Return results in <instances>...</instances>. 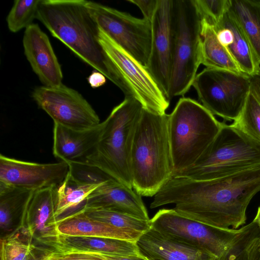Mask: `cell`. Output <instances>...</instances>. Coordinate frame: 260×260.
Masks as SVG:
<instances>
[{
	"label": "cell",
	"mask_w": 260,
	"mask_h": 260,
	"mask_svg": "<svg viewBox=\"0 0 260 260\" xmlns=\"http://www.w3.org/2000/svg\"><path fill=\"white\" fill-rule=\"evenodd\" d=\"M50 245L117 256L140 255L135 242L112 238L58 235Z\"/></svg>",
	"instance_id": "cell-22"
},
{
	"label": "cell",
	"mask_w": 260,
	"mask_h": 260,
	"mask_svg": "<svg viewBox=\"0 0 260 260\" xmlns=\"http://www.w3.org/2000/svg\"><path fill=\"white\" fill-rule=\"evenodd\" d=\"M229 10L242 28L260 64V0H230Z\"/></svg>",
	"instance_id": "cell-25"
},
{
	"label": "cell",
	"mask_w": 260,
	"mask_h": 260,
	"mask_svg": "<svg viewBox=\"0 0 260 260\" xmlns=\"http://www.w3.org/2000/svg\"><path fill=\"white\" fill-rule=\"evenodd\" d=\"M53 250L47 252L48 260H105L89 251L53 246Z\"/></svg>",
	"instance_id": "cell-32"
},
{
	"label": "cell",
	"mask_w": 260,
	"mask_h": 260,
	"mask_svg": "<svg viewBox=\"0 0 260 260\" xmlns=\"http://www.w3.org/2000/svg\"><path fill=\"white\" fill-rule=\"evenodd\" d=\"M148 260H217L213 255L175 240L150 227L136 242Z\"/></svg>",
	"instance_id": "cell-18"
},
{
	"label": "cell",
	"mask_w": 260,
	"mask_h": 260,
	"mask_svg": "<svg viewBox=\"0 0 260 260\" xmlns=\"http://www.w3.org/2000/svg\"><path fill=\"white\" fill-rule=\"evenodd\" d=\"M214 28L242 73L250 76L260 68L246 35L229 10Z\"/></svg>",
	"instance_id": "cell-20"
},
{
	"label": "cell",
	"mask_w": 260,
	"mask_h": 260,
	"mask_svg": "<svg viewBox=\"0 0 260 260\" xmlns=\"http://www.w3.org/2000/svg\"><path fill=\"white\" fill-rule=\"evenodd\" d=\"M87 81L92 88H96L106 83V77L101 72L95 71L88 77Z\"/></svg>",
	"instance_id": "cell-35"
},
{
	"label": "cell",
	"mask_w": 260,
	"mask_h": 260,
	"mask_svg": "<svg viewBox=\"0 0 260 260\" xmlns=\"http://www.w3.org/2000/svg\"><path fill=\"white\" fill-rule=\"evenodd\" d=\"M82 210L87 216L91 218L129 231H136L143 233L151 227L150 220H141L115 211L85 207Z\"/></svg>",
	"instance_id": "cell-26"
},
{
	"label": "cell",
	"mask_w": 260,
	"mask_h": 260,
	"mask_svg": "<svg viewBox=\"0 0 260 260\" xmlns=\"http://www.w3.org/2000/svg\"><path fill=\"white\" fill-rule=\"evenodd\" d=\"M101 184L81 183L68 172L63 181L54 188L55 220L83 209L89 195Z\"/></svg>",
	"instance_id": "cell-23"
},
{
	"label": "cell",
	"mask_w": 260,
	"mask_h": 260,
	"mask_svg": "<svg viewBox=\"0 0 260 260\" xmlns=\"http://www.w3.org/2000/svg\"><path fill=\"white\" fill-rule=\"evenodd\" d=\"M259 191L260 166L209 180L173 176L154 196L150 207L173 204L176 212L188 218L237 229L246 223L247 207Z\"/></svg>",
	"instance_id": "cell-1"
},
{
	"label": "cell",
	"mask_w": 260,
	"mask_h": 260,
	"mask_svg": "<svg viewBox=\"0 0 260 260\" xmlns=\"http://www.w3.org/2000/svg\"><path fill=\"white\" fill-rule=\"evenodd\" d=\"M142 109L141 103L135 98L125 97L103 121L99 141L84 162L98 168L131 188H133L131 150Z\"/></svg>",
	"instance_id": "cell-5"
},
{
	"label": "cell",
	"mask_w": 260,
	"mask_h": 260,
	"mask_svg": "<svg viewBox=\"0 0 260 260\" xmlns=\"http://www.w3.org/2000/svg\"><path fill=\"white\" fill-rule=\"evenodd\" d=\"M235 260H260V235L252 240Z\"/></svg>",
	"instance_id": "cell-34"
},
{
	"label": "cell",
	"mask_w": 260,
	"mask_h": 260,
	"mask_svg": "<svg viewBox=\"0 0 260 260\" xmlns=\"http://www.w3.org/2000/svg\"><path fill=\"white\" fill-rule=\"evenodd\" d=\"M173 62L168 99L184 95L201 63V18L193 0H173Z\"/></svg>",
	"instance_id": "cell-8"
},
{
	"label": "cell",
	"mask_w": 260,
	"mask_h": 260,
	"mask_svg": "<svg viewBox=\"0 0 260 260\" xmlns=\"http://www.w3.org/2000/svg\"><path fill=\"white\" fill-rule=\"evenodd\" d=\"M22 42L24 54L44 86L55 87L62 84L60 64L49 38L38 24L32 23L25 29Z\"/></svg>",
	"instance_id": "cell-15"
},
{
	"label": "cell",
	"mask_w": 260,
	"mask_h": 260,
	"mask_svg": "<svg viewBox=\"0 0 260 260\" xmlns=\"http://www.w3.org/2000/svg\"><path fill=\"white\" fill-rule=\"evenodd\" d=\"M58 235L106 238L136 242L143 234L116 228L91 218L82 210L55 220Z\"/></svg>",
	"instance_id": "cell-21"
},
{
	"label": "cell",
	"mask_w": 260,
	"mask_h": 260,
	"mask_svg": "<svg viewBox=\"0 0 260 260\" xmlns=\"http://www.w3.org/2000/svg\"><path fill=\"white\" fill-rule=\"evenodd\" d=\"M40 0H15L6 18L9 29L17 32L26 29L36 18Z\"/></svg>",
	"instance_id": "cell-28"
},
{
	"label": "cell",
	"mask_w": 260,
	"mask_h": 260,
	"mask_svg": "<svg viewBox=\"0 0 260 260\" xmlns=\"http://www.w3.org/2000/svg\"><path fill=\"white\" fill-rule=\"evenodd\" d=\"M169 114L143 108L134 135L130 171L133 188L141 196H154L173 176Z\"/></svg>",
	"instance_id": "cell-3"
},
{
	"label": "cell",
	"mask_w": 260,
	"mask_h": 260,
	"mask_svg": "<svg viewBox=\"0 0 260 260\" xmlns=\"http://www.w3.org/2000/svg\"><path fill=\"white\" fill-rule=\"evenodd\" d=\"M98 39L107 54L122 74L134 98L143 108L154 113L165 114L170 101L147 69L99 27Z\"/></svg>",
	"instance_id": "cell-11"
},
{
	"label": "cell",
	"mask_w": 260,
	"mask_h": 260,
	"mask_svg": "<svg viewBox=\"0 0 260 260\" xmlns=\"http://www.w3.org/2000/svg\"><path fill=\"white\" fill-rule=\"evenodd\" d=\"M69 173L76 180L84 184H100L112 178L100 169L85 163L67 162Z\"/></svg>",
	"instance_id": "cell-31"
},
{
	"label": "cell",
	"mask_w": 260,
	"mask_h": 260,
	"mask_svg": "<svg viewBox=\"0 0 260 260\" xmlns=\"http://www.w3.org/2000/svg\"><path fill=\"white\" fill-rule=\"evenodd\" d=\"M141 197L133 188L111 178L102 183L89 195L85 207L111 210L149 220Z\"/></svg>",
	"instance_id": "cell-16"
},
{
	"label": "cell",
	"mask_w": 260,
	"mask_h": 260,
	"mask_svg": "<svg viewBox=\"0 0 260 260\" xmlns=\"http://www.w3.org/2000/svg\"><path fill=\"white\" fill-rule=\"evenodd\" d=\"M249 77L250 91L260 103V68L254 74Z\"/></svg>",
	"instance_id": "cell-36"
},
{
	"label": "cell",
	"mask_w": 260,
	"mask_h": 260,
	"mask_svg": "<svg viewBox=\"0 0 260 260\" xmlns=\"http://www.w3.org/2000/svg\"><path fill=\"white\" fill-rule=\"evenodd\" d=\"M150 222L155 230L210 254L217 260H235L260 235V228L253 221L238 229H221L186 217L174 209L158 210Z\"/></svg>",
	"instance_id": "cell-4"
},
{
	"label": "cell",
	"mask_w": 260,
	"mask_h": 260,
	"mask_svg": "<svg viewBox=\"0 0 260 260\" xmlns=\"http://www.w3.org/2000/svg\"><path fill=\"white\" fill-rule=\"evenodd\" d=\"M232 124L260 144V103L251 91L241 114Z\"/></svg>",
	"instance_id": "cell-27"
},
{
	"label": "cell",
	"mask_w": 260,
	"mask_h": 260,
	"mask_svg": "<svg viewBox=\"0 0 260 260\" xmlns=\"http://www.w3.org/2000/svg\"><path fill=\"white\" fill-rule=\"evenodd\" d=\"M258 166L260 144L232 124L222 122L214 140L196 163L173 176L209 180Z\"/></svg>",
	"instance_id": "cell-7"
},
{
	"label": "cell",
	"mask_w": 260,
	"mask_h": 260,
	"mask_svg": "<svg viewBox=\"0 0 260 260\" xmlns=\"http://www.w3.org/2000/svg\"><path fill=\"white\" fill-rule=\"evenodd\" d=\"M18 234L2 239L1 260H36L35 246L30 240H21Z\"/></svg>",
	"instance_id": "cell-29"
},
{
	"label": "cell",
	"mask_w": 260,
	"mask_h": 260,
	"mask_svg": "<svg viewBox=\"0 0 260 260\" xmlns=\"http://www.w3.org/2000/svg\"><path fill=\"white\" fill-rule=\"evenodd\" d=\"M173 0H159L151 22L152 44L147 67L167 99L173 62Z\"/></svg>",
	"instance_id": "cell-13"
},
{
	"label": "cell",
	"mask_w": 260,
	"mask_h": 260,
	"mask_svg": "<svg viewBox=\"0 0 260 260\" xmlns=\"http://www.w3.org/2000/svg\"><path fill=\"white\" fill-rule=\"evenodd\" d=\"M159 0H127L126 1L136 5L141 10L143 18L151 22Z\"/></svg>",
	"instance_id": "cell-33"
},
{
	"label": "cell",
	"mask_w": 260,
	"mask_h": 260,
	"mask_svg": "<svg viewBox=\"0 0 260 260\" xmlns=\"http://www.w3.org/2000/svg\"><path fill=\"white\" fill-rule=\"evenodd\" d=\"M201 63L207 68L242 73L226 48L219 42L214 27L201 19Z\"/></svg>",
	"instance_id": "cell-24"
},
{
	"label": "cell",
	"mask_w": 260,
	"mask_h": 260,
	"mask_svg": "<svg viewBox=\"0 0 260 260\" xmlns=\"http://www.w3.org/2000/svg\"><path fill=\"white\" fill-rule=\"evenodd\" d=\"M86 6L98 26L147 68L151 49V22L93 2Z\"/></svg>",
	"instance_id": "cell-10"
},
{
	"label": "cell",
	"mask_w": 260,
	"mask_h": 260,
	"mask_svg": "<svg viewBox=\"0 0 260 260\" xmlns=\"http://www.w3.org/2000/svg\"><path fill=\"white\" fill-rule=\"evenodd\" d=\"M92 252L102 258L105 260H148L145 257L141 255H135V256H117L110 255H107L104 254H101L95 252L89 251Z\"/></svg>",
	"instance_id": "cell-37"
},
{
	"label": "cell",
	"mask_w": 260,
	"mask_h": 260,
	"mask_svg": "<svg viewBox=\"0 0 260 260\" xmlns=\"http://www.w3.org/2000/svg\"><path fill=\"white\" fill-rule=\"evenodd\" d=\"M32 97L54 123L79 131L92 128L101 123L87 100L77 91L63 84L55 87H37L33 90Z\"/></svg>",
	"instance_id": "cell-12"
},
{
	"label": "cell",
	"mask_w": 260,
	"mask_h": 260,
	"mask_svg": "<svg viewBox=\"0 0 260 260\" xmlns=\"http://www.w3.org/2000/svg\"><path fill=\"white\" fill-rule=\"evenodd\" d=\"M103 127V122L81 131L54 123L53 155L60 161L84 163L94 150Z\"/></svg>",
	"instance_id": "cell-19"
},
{
	"label": "cell",
	"mask_w": 260,
	"mask_h": 260,
	"mask_svg": "<svg viewBox=\"0 0 260 260\" xmlns=\"http://www.w3.org/2000/svg\"><path fill=\"white\" fill-rule=\"evenodd\" d=\"M69 164L64 161L40 164L0 155V182L30 190L55 187L67 177Z\"/></svg>",
	"instance_id": "cell-14"
},
{
	"label": "cell",
	"mask_w": 260,
	"mask_h": 260,
	"mask_svg": "<svg viewBox=\"0 0 260 260\" xmlns=\"http://www.w3.org/2000/svg\"><path fill=\"white\" fill-rule=\"evenodd\" d=\"M192 86L203 106L227 120L238 118L250 91L248 75L207 68L197 75Z\"/></svg>",
	"instance_id": "cell-9"
},
{
	"label": "cell",
	"mask_w": 260,
	"mask_h": 260,
	"mask_svg": "<svg viewBox=\"0 0 260 260\" xmlns=\"http://www.w3.org/2000/svg\"><path fill=\"white\" fill-rule=\"evenodd\" d=\"M55 187H48L33 192L26 206L22 221L30 236H35L42 243L50 245L58 236L54 217L55 211Z\"/></svg>",
	"instance_id": "cell-17"
},
{
	"label": "cell",
	"mask_w": 260,
	"mask_h": 260,
	"mask_svg": "<svg viewBox=\"0 0 260 260\" xmlns=\"http://www.w3.org/2000/svg\"><path fill=\"white\" fill-rule=\"evenodd\" d=\"M252 221L255 222L260 228V206L258 208L256 216Z\"/></svg>",
	"instance_id": "cell-38"
},
{
	"label": "cell",
	"mask_w": 260,
	"mask_h": 260,
	"mask_svg": "<svg viewBox=\"0 0 260 260\" xmlns=\"http://www.w3.org/2000/svg\"><path fill=\"white\" fill-rule=\"evenodd\" d=\"M197 10L203 20L215 27L230 7V0H193Z\"/></svg>",
	"instance_id": "cell-30"
},
{
	"label": "cell",
	"mask_w": 260,
	"mask_h": 260,
	"mask_svg": "<svg viewBox=\"0 0 260 260\" xmlns=\"http://www.w3.org/2000/svg\"><path fill=\"white\" fill-rule=\"evenodd\" d=\"M36 18L52 36L117 86L134 97L122 74L99 42V27L84 0H40Z\"/></svg>",
	"instance_id": "cell-2"
},
{
	"label": "cell",
	"mask_w": 260,
	"mask_h": 260,
	"mask_svg": "<svg viewBox=\"0 0 260 260\" xmlns=\"http://www.w3.org/2000/svg\"><path fill=\"white\" fill-rule=\"evenodd\" d=\"M222 124L196 100L184 97L179 100L168 119L173 175L196 163L214 140Z\"/></svg>",
	"instance_id": "cell-6"
}]
</instances>
